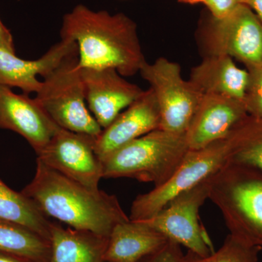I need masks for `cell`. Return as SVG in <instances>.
I'll list each match as a JSON object with an SVG mask.
<instances>
[{
  "label": "cell",
  "mask_w": 262,
  "mask_h": 262,
  "mask_svg": "<svg viewBox=\"0 0 262 262\" xmlns=\"http://www.w3.org/2000/svg\"><path fill=\"white\" fill-rule=\"evenodd\" d=\"M61 37L77 44L80 69H113L131 77L146 62L136 24L122 13L77 5L63 16Z\"/></svg>",
  "instance_id": "6da1fadb"
},
{
  "label": "cell",
  "mask_w": 262,
  "mask_h": 262,
  "mask_svg": "<svg viewBox=\"0 0 262 262\" xmlns=\"http://www.w3.org/2000/svg\"><path fill=\"white\" fill-rule=\"evenodd\" d=\"M22 193L48 218L102 237L130 220L116 196L84 187L38 160L35 176Z\"/></svg>",
  "instance_id": "7a4b0ae2"
},
{
  "label": "cell",
  "mask_w": 262,
  "mask_h": 262,
  "mask_svg": "<svg viewBox=\"0 0 262 262\" xmlns=\"http://www.w3.org/2000/svg\"><path fill=\"white\" fill-rule=\"evenodd\" d=\"M208 199L222 213L229 234L262 248V170L229 161L209 179Z\"/></svg>",
  "instance_id": "3957f363"
},
{
  "label": "cell",
  "mask_w": 262,
  "mask_h": 262,
  "mask_svg": "<svg viewBox=\"0 0 262 262\" xmlns=\"http://www.w3.org/2000/svg\"><path fill=\"white\" fill-rule=\"evenodd\" d=\"M189 150L185 134L157 129L103 158V178L134 179L159 187L173 177Z\"/></svg>",
  "instance_id": "277c9868"
},
{
  "label": "cell",
  "mask_w": 262,
  "mask_h": 262,
  "mask_svg": "<svg viewBox=\"0 0 262 262\" xmlns=\"http://www.w3.org/2000/svg\"><path fill=\"white\" fill-rule=\"evenodd\" d=\"M34 98L58 127L94 138L101 134L102 128L86 105L78 51L43 78Z\"/></svg>",
  "instance_id": "5b68a950"
},
{
  "label": "cell",
  "mask_w": 262,
  "mask_h": 262,
  "mask_svg": "<svg viewBox=\"0 0 262 262\" xmlns=\"http://www.w3.org/2000/svg\"><path fill=\"white\" fill-rule=\"evenodd\" d=\"M141 77L149 84L159 106L160 128L185 134L203 94L182 75L176 62L159 58L147 61L140 70Z\"/></svg>",
  "instance_id": "8992f818"
},
{
  "label": "cell",
  "mask_w": 262,
  "mask_h": 262,
  "mask_svg": "<svg viewBox=\"0 0 262 262\" xmlns=\"http://www.w3.org/2000/svg\"><path fill=\"white\" fill-rule=\"evenodd\" d=\"M209 179L179 193L159 213L140 222L198 256L205 257L214 252L209 236L199 220L200 209L208 199Z\"/></svg>",
  "instance_id": "52a82bcc"
},
{
  "label": "cell",
  "mask_w": 262,
  "mask_h": 262,
  "mask_svg": "<svg viewBox=\"0 0 262 262\" xmlns=\"http://www.w3.org/2000/svg\"><path fill=\"white\" fill-rule=\"evenodd\" d=\"M203 42L207 56L223 55L247 67H262V23L246 5H239L223 18H213Z\"/></svg>",
  "instance_id": "ba28073f"
},
{
  "label": "cell",
  "mask_w": 262,
  "mask_h": 262,
  "mask_svg": "<svg viewBox=\"0 0 262 262\" xmlns=\"http://www.w3.org/2000/svg\"><path fill=\"white\" fill-rule=\"evenodd\" d=\"M95 139L59 127L37 153V160L84 187L98 189L103 165L95 151Z\"/></svg>",
  "instance_id": "9c48e42d"
},
{
  "label": "cell",
  "mask_w": 262,
  "mask_h": 262,
  "mask_svg": "<svg viewBox=\"0 0 262 262\" xmlns=\"http://www.w3.org/2000/svg\"><path fill=\"white\" fill-rule=\"evenodd\" d=\"M86 103L103 129L140 97L144 90L113 69H80Z\"/></svg>",
  "instance_id": "30bf717a"
},
{
  "label": "cell",
  "mask_w": 262,
  "mask_h": 262,
  "mask_svg": "<svg viewBox=\"0 0 262 262\" xmlns=\"http://www.w3.org/2000/svg\"><path fill=\"white\" fill-rule=\"evenodd\" d=\"M248 115L241 100L203 94L185 133L189 149H201L225 137Z\"/></svg>",
  "instance_id": "8fae6325"
},
{
  "label": "cell",
  "mask_w": 262,
  "mask_h": 262,
  "mask_svg": "<svg viewBox=\"0 0 262 262\" xmlns=\"http://www.w3.org/2000/svg\"><path fill=\"white\" fill-rule=\"evenodd\" d=\"M59 127L35 98L15 94L10 88L0 85V128L23 136L37 154Z\"/></svg>",
  "instance_id": "7c38bea8"
},
{
  "label": "cell",
  "mask_w": 262,
  "mask_h": 262,
  "mask_svg": "<svg viewBox=\"0 0 262 262\" xmlns=\"http://www.w3.org/2000/svg\"><path fill=\"white\" fill-rule=\"evenodd\" d=\"M160 125L159 106L152 90L149 89L102 129L95 139L96 155L102 160L127 143L159 129Z\"/></svg>",
  "instance_id": "4fadbf2b"
},
{
  "label": "cell",
  "mask_w": 262,
  "mask_h": 262,
  "mask_svg": "<svg viewBox=\"0 0 262 262\" xmlns=\"http://www.w3.org/2000/svg\"><path fill=\"white\" fill-rule=\"evenodd\" d=\"M77 51L75 42L61 39L40 58L28 61L18 58L13 52L0 48V85L18 88L26 94H37L42 84L37 76L44 78L64 58Z\"/></svg>",
  "instance_id": "5bb4252c"
},
{
  "label": "cell",
  "mask_w": 262,
  "mask_h": 262,
  "mask_svg": "<svg viewBox=\"0 0 262 262\" xmlns=\"http://www.w3.org/2000/svg\"><path fill=\"white\" fill-rule=\"evenodd\" d=\"M189 82L202 94H217L244 101L249 72L239 68L231 57L208 55L191 71Z\"/></svg>",
  "instance_id": "9a60e30c"
},
{
  "label": "cell",
  "mask_w": 262,
  "mask_h": 262,
  "mask_svg": "<svg viewBox=\"0 0 262 262\" xmlns=\"http://www.w3.org/2000/svg\"><path fill=\"white\" fill-rule=\"evenodd\" d=\"M168 239L140 221L129 220L115 226L108 237L104 262H140L161 249Z\"/></svg>",
  "instance_id": "2e32d148"
},
{
  "label": "cell",
  "mask_w": 262,
  "mask_h": 262,
  "mask_svg": "<svg viewBox=\"0 0 262 262\" xmlns=\"http://www.w3.org/2000/svg\"><path fill=\"white\" fill-rule=\"evenodd\" d=\"M108 237L52 222L48 262H104Z\"/></svg>",
  "instance_id": "e0dca14e"
},
{
  "label": "cell",
  "mask_w": 262,
  "mask_h": 262,
  "mask_svg": "<svg viewBox=\"0 0 262 262\" xmlns=\"http://www.w3.org/2000/svg\"><path fill=\"white\" fill-rule=\"evenodd\" d=\"M0 220L31 229L50 241L51 222L23 193L10 189L0 179Z\"/></svg>",
  "instance_id": "ac0fdd59"
},
{
  "label": "cell",
  "mask_w": 262,
  "mask_h": 262,
  "mask_svg": "<svg viewBox=\"0 0 262 262\" xmlns=\"http://www.w3.org/2000/svg\"><path fill=\"white\" fill-rule=\"evenodd\" d=\"M0 253L34 262H48L51 243L23 226L0 220Z\"/></svg>",
  "instance_id": "d6986e66"
},
{
  "label": "cell",
  "mask_w": 262,
  "mask_h": 262,
  "mask_svg": "<svg viewBox=\"0 0 262 262\" xmlns=\"http://www.w3.org/2000/svg\"><path fill=\"white\" fill-rule=\"evenodd\" d=\"M261 248L251 246L229 234L220 249L202 257L188 251L183 262H258Z\"/></svg>",
  "instance_id": "ffe728a7"
},
{
  "label": "cell",
  "mask_w": 262,
  "mask_h": 262,
  "mask_svg": "<svg viewBox=\"0 0 262 262\" xmlns=\"http://www.w3.org/2000/svg\"><path fill=\"white\" fill-rule=\"evenodd\" d=\"M249 82L244 104L249 116L262 119V67H247Z\"/></svg>",
  "instance_id": "44dd1931"
},
{
  "label": "cell",
  "mask_w": 262,
  "mask_h": 262,
  "mask_svg": "<svg viewBox=\"0 0 262 262\" xmlns=\"http://www.w3.org/2000/svg\"><path fill=\"white\" fill-rule=\"evenodd\" d=\"M230 161L246 164L262 170V134L241 148Z\"/></svg>",
  "instance_id": "7402d4cb"
},
{
  "label": "cell",
  "mask_w": 262,
  "mask_h": 262,
  "mask_svg": "<svg viewBox=\"0 0 262 262\" xmlns=\"http://www.w3.org/2000/svg\"><path fill=\"white\" fill-rule=\"evenodd\" d=\"M184 256L180 245L169 241L161 249L146 256L140 262H183Z\"/></svg>",
  "instance_id": "603a6c76"
},
{
  "label": "cell",
  "mask_w": 262,
  "mask_h": 262,
  "mask_svg": "<svg viewBox=\"0 0 262 262\" xmlns=\"http://www.w3.org/2000/svg\"><path fill=\"white\" fill-rule=\"evenodd\" d=\"M241 4V0H206L205 3L215 19L223 18Z\"/></svg>",
  "instance_id": "cb8c5ba5"
},
{
  "label": "cell",
  "mask_w": 262,
  "mask_h": 262,
  "mask_svg": "<svg viewBox=\"0 0 262 262\" xmlns=\"http://www.w3.org/2000/svg\"><path fill=\"white\" fill-rule=\"evenodd\" d=\"M0 48H4L8 51L15 53L14 45L11 33L5 27L0 20Z\"/></svg>",
  "instance_id": "d4e9b609"
},
{
  "label": "cell",
  "mask_w": 262,
  "mask_h": 262,
  "mask_svg": "<svg viewBox=\"0 0 262 262\" xmlns=\"http://www.w3.org/2000/svg\"><path fill=\"white\" fill-rule=\"evenodd\" d=\"M241 4L251 8L262 23V0H241Z\"/></svg>",
  "instance_id": "484cf974"
},
{
  "label": "cell",
  "mask_w": 262,
  "mask_h": 262,
  "mask_svg": "<svg viewBox=\"0 0 262 262\" xmlns=\"http://www.w3.org/2000/svg\"><path fill=\"white\" fill-rule=\"evenodd\" d=\"M0 262H34L32 260L27 259L8 253H0Z\"/></svg>",
  "instance_id": "4316f807"
},
{
  "label": "cell",
  "mask_w": 262,
  "mask_h": 262,
  "mask_svg": "<svg viewBox=\"0 0 262 262\" xmlns=\"http://www.w3.org/2000/svg\"><path fill=\"white\" fill-rule=\"evenodd\" d=\"M179 1L184 3H188V4H198V3L205 4L206 0H179Z\"/></svg>",
  "instance_id": "83f0119b"
}]
</instances>
